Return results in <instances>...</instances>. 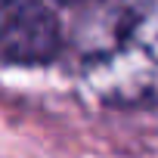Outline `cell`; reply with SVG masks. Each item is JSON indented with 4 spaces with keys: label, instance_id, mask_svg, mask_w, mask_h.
<instances>
[{
    "label": "cell",
    "instance_id": "cell-3",
    "mask_svg": "<svg viewBox=\"0 0 158 158\" xmlns=\"http://www.w3.org/2000/svg\"><path fill=\"white\" fill-rule=\"evenodd\" d=\"M59 3H74V0H59Z\"/></svg>",
    "mask_w": 158,
    "mask_h": 158
},
{
    "label": "cell",
    "instance_id": "cell-2",
    "mask_svg": "<svg viewBox=\"0 0 158 158\" xmlns=\"http://www.w3.org/2000/svg\"><path fill=\"white\" fill-rule=\"evenodd\" d=\"M0 53L6 65H47L62 53L50 0H0Z\"/></svg>",
    "mask_w": 158,
    "mask_h": 158
},
{
    "label": "cell",
    "instance_id": "cell-1",
    "mask_svg": "<svg viewBox=\"0 0 158 158\" xmlns=\"http://www.w3.org/2000/svg\"><path fill=\"white\" fill-rule=\"evenodd\" d=\"M71 53L77 77L102 106H158V0H90Z\"/></svg>",
    "mask_w": 158,
    "mask_h": 158
}]
</instances>
